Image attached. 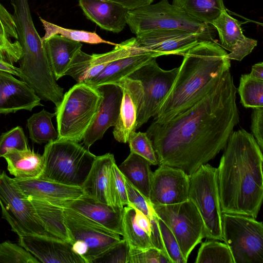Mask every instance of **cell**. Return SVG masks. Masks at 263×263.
<instances>
[{
  "instance_id": "obj_52",
  "label": "cell",
  "mask_w": 263,
  "mask_h": 263,
  "mask_svg": "<svg viewBox=\"0 0 263 263\" xmlns=\"http://www.w3.org/2000/svg\"><path fill=\"white\" fill-rule=\"evenodd\" d=\"M11 1H12V0H11Z\"/></svg>"
},
{
  "instance_id": "obj_16",
  "label": "cell",
  "mask_w": 263,
  "mask_h": 263,
  "mask_svg": "<svg viewBox=\"0 0 263 263\" xmlns=\"http://www.w3.org/2000/svg\"><path fill=\"white\" fill-rule=\"evenodd\" d=\"M97 87L102 93L103 99L93 121L83 137V143L87 148L101 139L108 128L115 126L122 99V90L116 84H106Z\"/></svg>"
},
{
  "instance_id": "obj_36",
  "label": "cell",
  "mask_w": 263,
  "mask_h": 263,
  "mask_svg": "<svg viewBox=\"0 0 263 263\" xmlns=\"http://www.w3.org/2000/svg\"><path fill=\"white\" fill-rule=\"evenodd\" d=\"M195 263H234L231 251L225 243L210 239L201 244Z\"/></svg>"
},
{
  "instance_id": "obj_11",
  "label": "cell",
  "mask_w": 263,
  "mask_h": 263,
  "mask_svg": "<svg viewBox=\"0 0 263 263\" xmlns=\"http://www.w3.org/2000/svg\"><path fill=\"white\" fill-rule=\"evenodd\" d=\"M179 67L166 70L159 67L154 58L127 77L139 81L143 95L136 121V129L154 117L170 90Z\"/></svg>"
},
{
  "instance_id": "obj_30",
  "label": "cell",
  "mask_w": 263,
  "mask_h": 263,
  "mask_svg": "<svg viewBox=\"0 0 263 263\" xmlns=\"http://www.w3.org/2000/svg\"><path fill=\"white\" fill-rule=\"evenodd\" d=\"M41 218L47 231L54 238L72 244L64 223L63 208L47 201L27 196Z\"/></svg>"
},
{
  "instance_id": "obj_45",
  "label": "cell",
  "mask_w": 263,
  "mask_h": 263,
  "mask_svg": "<svg viewBox=\"0 0 263 263\" xmlns=\"http://www.w3.org/2000/svg\"><path fill=\"white\" fill-rule=\"evenodd\" d=\"M251 129L260 149L263 150V107L254 108L251 115Z\"/></svg>"
},
{
  "instance_id": "obj_38",
  "label": "cell",
  "mask_w": 263,
  "mask_h": 263,
  "mask_svg": "<svg viewBox=\"0 0 263 263\" xmlns=\"http://www.w3.org/2000/svg\"><path fill=\"white\" fill-rule=\"evenodd\" d=\"M0 262L39 263L40 261L20 245L6 241L0 243Z\"/></svg>"
},
{
  "instance_id": "obj_3",
  "label": "cell",
  "mask_w": 263,
  "mask_h": 263,
  "mask_svg": "<svg viewBox=\"0 0 263 263\" xmlns=\"http://www.w3.org/2000/svg\"><path fill=\"white\" fill-rule=\"evenodd\" d=\"M227 54L213 40L200 41L189 49L153 121L159 124L169 121L207 95L230 69Z\"/></svg>"
},
{
  "instance_id": "obj_2",
  "label": "cell",
  "mask_w": 263,
  "mask_h": 263,
  "mask_svg": "<svg viewBox=\"0 0 263 263\" xmlns=\"http://www.w3.org/2000/svg\"><path fill=\"white\" fill-rule=\"evenodd\" d=\"M217 168L222 213L256 218L263 199L262 151L244 129L230 135Z\"/></svg>"
},
{
  "instance_id": "obj_49",
  "label": "cell",
  "mask_w": 263,
  "mask_h": 263,
  "mask_svg": "<svg viewBox=\"0 0 263 263\" xmlns=\"http://www.w3.org/2000/svg\"><path fill=\"white\" fill-rule=\"evenodd\" d=\"M0 71L6 72L20 78L21 72L19 68L1 58H0Z\"/></svg>"
},
{
  "instance_id": "obj_15",
  "label": "cell",
  "mask_w": 263,
  "mask_h": 263,
  "mask_svg": "<svg viewBox=\"0 0 263 263\" xmlns=\"http://www.w3.org/2000/svg\"><path fill=\"white\" fill-rule=\"evenodd\" d=\"M135 38L139 47L157 57L170 54L183 56L199 41L204 40L198 34L180 29L154 30L137 35Z\"/></svg>"
},
{
  "instance_id": "obj_8",
  "label": "cell",
  "mask_w": 263,
  "mask_h": 263,
  "mask_svg": "<svg viewBox=\"0 0 263 263\" xmlns=\"http://www.w3.org/2000/svg\"><path fill=\"white\" fill-rule=\"evenodd\" d=\"M0 206L2 217L18 236L54 238L46 229L30 200L5 171L0 173Z\"/></svg>"
},
{
  "instance_id": "obj_10",
  "label": "cell",
  "mask_w": 263,
  "mask_h": 263,
  "mask_svg": "<svg viewBox=\"0 0 263 263\" xmlns=\"http://www.w3.org/2000/svg\"><path fill=\"white\" fill-rule=\"evenodd\" d=\"M153 206L175 237L187 262L193 250L206 237L204 222L195 204L189 199L177 204Z\"/></svg>"
},
{
  "instance_id": "obj_41",
  "label": "cell",
  "mask_w": 263,
  "mask_h": 263,
  "mask_svg": "<svg viewBox=\"0 0 263 263\" xmlns=\"http://www.w3.org/2000/svg\"><path fill=\"white\" fill-rule=\"evenodd\" d=\"M128 263H171L162 251L155 248L139 249L129 247Z\"/></svg>"
},
{
  "instance_id": "obj_25",
  "label": "cell",
  "mask_w": 263,
  "mask_h": 263,
  "mask_svg": "<svg viewBox=\"0 0 263 263\" xmlns=\"http://www.w3.org/2000/svg\"><path fill=\"white\" fill-rule=\"evenodd\" d=\"M116 163L114 155L97 156L81 188L95 200L112 206L109 194L110 174Z\"/></svg>"
},
{
  "instance_id": "obj_5",
  "label": "cell",
  "mask_w": 263,
  "mask_h": 263,
  "mask_svg": "<svg viewBox=\"0 0 263 263\" xmlns=\"http://www.w3.org/2000/svg\"><path fill=\"white\" fill-rule=\"evenodd\" d=\"M103 99L97 87L78 83L64 94L55 107L57 139L79 142L93 121Z\"/></svg>"
},
{
  "instance_id": "obj_33",
  "label": "cell",
  "mask_w": 263,
  "mask_h": 263,
  "mask_svg": "<svg viewBox=\"0 0 263 263\" xmlns=\"http://www.w3.org/2000/svg\"><path fill=\"white\" fill-rule=\"evenodd\" d=\"M134 208L126 205L123 208L122 227L123 239L130 247L145 249L154 247L151 236L137 224Z\"/></svg>"
},
{
  "instance_id": "obj_50",
  "label": "cell",
  "mask_w": 263,
  "mask_h": 263,
  "mask_svg": "<svg viewBox=\"0 0 263 263\" xmlns=\"http://www.w3.org/2000/svg\"><path fill=\"white\" fill-rule=\"evenodd\" d=\"M250 75L254 78L263 80V63L259 62L254 64L252 68Z\"/></svg>"
},
{
  "instance_id": "obj_20",
  "label": "cell",
  "mask_w": 263,
  "mask_h": 263,
  "mask_svg": "<svg viewBox=\"0 0 263 263\" xmlns=\"http://www.w3.org/2000/svg\"><path fill=\"white\" fill-rule=\"evenodd\" d=\"M41 99L23 80L13 74L0 71V114L15 112L21 110L31 111L42 106Z\"/></svg>"
},
{
  "instance_id": "obj_6",
  "label": "cell",
  "mask_w": 263,
  "mask_h": 263,
  "mask_svg": "<svg viewBox=\"0 0 263 263\" xmlns=\"http://www.w3.org/2000/svg\"><path fill=\"white\" fill-rule=\"evenodd\" d=\"M127 25L136 35L157 30L180 29L198 34L204 40H213L210 25L195 20L168 0L129 10Z\"/></svg>"
},
{
  "instance_id": "obj_48",
  "label": "cell",
  "mask_w": 263,
  "mask_h": 263,
  "mask_svg": "<svg viewBox=\"0 0 263 263\" xmlns=\"http://www.w3.org/2000/svg\"><path fill=\"white\" fill-rule=\"evenodd\" d=\"M72 249L75 253L81 256L84 259L88 251L86 243L80 240L74 241L72 244Z\"/></svg>"
},
{
  "instance_id": "obj_23",
  "label": "cell",
  "mask_w": 263,
  "mask_h": 263,
  "mask_svg": "<svg viewBox=\"0 0 263 263\" xmlns=\"http://www.w3.org/2000/svg\"><path fill=\"white\" fill-rule=\"evenodd\" d=\"M157 58L154 53L139 47L129 54L112 61L99 74L85 83L94 87L116 83Z\"/></svg>"
},
{
  "instance_id": "obj_47",
  "label": "cell",
  "mask_w": 263,
  "mask_h": 263,
  "mask_svg": "<svg viewBox=\"0 0 263 263\" xmlns=\"http://www.w3.org/2000/svg\"><path fill=\"white\" fill-rule=\"evenodd\" d=\"M135 221L138 226L150 236L152 234V224L149 218L140 211L135 209Z\"/></svg>"
},
{
  "instance_id": "obj_21",
  "label": "cell",
  "mask_w": 263,
  "mask_h": 263,
  "mask_svg": "<svg viewBox=\"0 0 263 263\" xmlns=\"http://www.w3.org/2000/svg\"><path fill=\"white\" fill-rule=\"evenodd\" d=\"M212 25L218 32L220 46L230 52L227 54L229 60L241 61L257 45V41L246 37L238 21L230 15L226 10Z\"/></svg>"
},
{
  "instance_id": "obj_1",
  "label": "cell",
  "mask_w": 263,
  "mask_h": 263,
  "mask_svg": "<svg viewBox=\"0 0 263 263\" xmlns=\"http://www.w3.org/2000/svg\"><path fill=\"white\" fill-rule=\"evenodd\" d=\"M236 88L230 69L207 95L169 121L153 122L146 133L159 165L190 175L223 149L239 123Z\"/></svg>"
},
{
  "instance_id": "obj_18",
  "label": "cell",
  "mask_w": 263,
  "mask_h": 263,
  "mask_svg": "<svg viewBox=\"0 0 263 263\" xmlns=\"http://www.w3.org/2000/svg\"><path fill=\"white\" fill-rule=\"evenodd\" d=\"M18 245L43 263H86L75 253L72 244L51 237L38 235L18 236Z\"/></svg>"
},
{
  "instance_id": "obj_46",
  "label": "cell",
  "mask_w": 263,
  "mask_h": 263,
  "mask_svg": "<svg viewBox=\"0 0 263 263\" xmlns=\"http://www.w3.org/2000/svg\"><path fill=\"white\" fill-rule=\"evenodd\" d=\"M132 10L152 4L154 0H108Z\"/></svg>"
},
{
  "instance_id": "obj_19",
  "label": "cell",
  "mask_w": 263,
  "mask_h": 263,
  "mask_svg": "<svg viewBox=\"0 0 263 263\" xmlns=\"http://www.w3.org/2000/svg\"><path fill=\"white\" fill-rule=\"evenodd\" d=\"M71 209L123 236V208L98 202L84 194L80 197L52 203Z\"/></svg>"
},
{
  "instance_id": "obj_29",
  "label": "cell",
  "mask_w": 263,
  "mask_h": 263,
  "mask_svg": "<svg viewBox=\"0 0 263 263\" xmlns=\"http://www.w3.org/2000/svg\"><path fill=\"white\" fill-rule=\"evenodd\" d=\"M22 55L13 15L0 3V58L14 65Z\"/></svg>"
},
{
  "instance_id": "obj_27",
  "label": "cell",
  "mask_w": 263,
  "mask_h": 263,
  "mask_svg": "<svg viewBox=\"0 0 263 263\" xmlns=\"http://www.w3.org/2000/svg\"><path fill=\"white\" fill-rule=\"evenodd\" d=\"M7 163L9 173L17 179L26 180L40 178L44 168L42 155L30 148L12 149L3 157Z\"/></svg>"
},
{
  "instance_id": "obj_32",
  "label": "cell",
  "mask_w": 263,
  "mask_h": 263,
  "mask_svg": "<svg viewBox=\"0 0 263 263\" xmlns=\"http://www.w3.org/2000/svg\"><path fill=\"white\" fill-rule=\"evenodd\" d=\"M181 8L195 20L211 25L226 10L223 0H184Z\"/></svg>"
},
{
  "instance_id": "obj_22",
  "label": "cell",
  "mask_w": 263,
  "mask_h": 263,
  "mask_svg": "<svg viewBox=\"0 0 263 263\" xmlns=\"http://www.w3.org/2000/svg\"><path fill=\"white\" fill-rule=\"evenodd\" d=\"M86 17L102 29L114 33L122 31L127 25L129 10L108 0H79Z\"/></svg>"
},
{
  "instance_id": "obj_42",
  "label": "cell",
  "mask_w": 263,
  "mask_h": 263,
  "mask_svg": "<svg viewBox=\"0 0 263 263\" xmlns=\"http://www.w3.org/2000/svg\"><path fill=\"white\" fill-rule=\"evenodd\" d=\"M158 224L164 249L171 263H186L178 242L170 229L159 218Z\"/></svg>"
},
{
  "instance_id": "obj_12",
  "label": "cell",
  "mask_w": 263,
  "mask_h": 263,
  "mask_svg": "<svg viewBox=\"0 0 263 263\" xmlns=\"http://www.w3.org/2000/svg\"><path fill=\"white\" fill-rule=\"evenodd\" d=\"M63 218L72 243L80 240L87 245L86 263H92L121 240L119 234L71 209L63 208Z\"/></svg>"
},
{
  "instance_id": "obj_17",
  "label": "cell",
  "mask_w": 263,
  "mask_h": 263,
  "mask_svg": "<svg viewBox=\"0 0 263 263\" xmlns=\"http://www.w3.org/2000/svg\"><path fill=\"white\" fill-rule=\"evenodd\" d=\"M115 84L122 90L120 113L113 130L115 139L127 142L130 133L136 130L137 114L143 98V87L139 81L124 78Z\"/></svg>"
},
{
  "instance_id": "obj_34",
  "label": "cell",
  "mask_w": 263,
  "mask_h": 263,
  "mask_svg": "<svg viewBox=\"0 0 263 263\" xmlns=\"http://www.w3.org/2000/svg\"><path fill=\"white\" fill-rule=\"evenodd\" d=\"M238 91L244 107H263V80L254 78L250 74H242Z\"/></svg>"
},
{
  "instance_id": "obj_31",
  "label": "cell",
  "mask_w": 263,
  "mask_h": 263,
  "mask_svg": "<svg viewBox=\"0 0 263 263\" xmlns=\"http://www.w3.org/2000/svg\"><path fill=\"white\" fill-rule=\"evenodd\" d=\"M54 116L55 112L51 113L43 109L27 120L29 138L33 143L41 144L57 139L58 132L52 123Z\"/></svg>"
},
{
  "instance_id": "obj_7",
  "label": "cell",
  "mask_w": 263,
  "mask_h": 263,
  "mask_svg": "<svg viewBox=\"0 0 263 263\" xmlns=\"http://www.w3.org/2000/svg\"><path fill=\"white\" fill-rule=\"evenodd\" d=\"M223 241L234 263H263V224L256 218L222 214Z\"/></svg>"
},
{
  "instance_id": "obj_51",
  "label": "cell",
  "mask_w": 263,
  "mask_h": 263,
  "mask_svg": "<svg viewBox=\"0 0 263 263\" xmlns=\"http://www.w3.org/2000/svg\"><path fill=\"white\" fill-rule=\"evenodd\" d=\"M184 0H173V4L180 8H182Z\"/></svg>"
},
{
  "instance_id": "obj_37",
  "label": "cell",
  "mask_w": 263,
  "mask_h": 263,
  "mask_svg": "<svg viewBox=\"0 0 263 263\" xmlns=\"http://www.w3.org/2000/svg\"><path fill=\"white\" fill-rule=\"evenodd\" d=\"M127 142L130 152L135 153L148 160L151 165L158 164L157 158L152 143L146 133H130Z\"/></svg>"
},
{
  "instance_id": "obj_35",
  "label": "cell",
  "mask_w": 263,
  "mask_h": 263,
  "mask_svg": "<svg viewBox=\"0 0 263 263\" xmlns=\"http://www.w3.org/2000/svg\"><path fill=\"white\" fill-rule=\"evenodd\" d=\"M40 20L45 30V34L41 38L42 41L53 35L59 34L65 38L80 42L91 44L107 43L115 46L117 45L104 40L95 32L67 29L48 22L41 17Z\"/></svg>"
},
{
  "instance_id": "obj_40",
  "label": "cell",
  "mask_w": 263,
  "mask_h": 263,
  "mask_svg": "<svg viewBox=\"0 0 263 263\" xmlns=\"http://www.w3.org/2000/svg\"><path fill=\"white\" fill-rule=\"evenodd\" d=\"M28 148L27 138L21 126L15 127L0 136V157H3L12 149L26 150Z\"/></svg>"
},
{
  "instance_id": "obj_9",
  "label": "cell",
  "mask_w": 263,
  "mask_h": 263,
  "mask_svg": "<svg viewBox=\"0 0 263 263\" xmlns=\"http://www.w3.org/2000/svg\"><path fill=\"white\" fill-rule=\"evenodd\" d=\"M188 198L194 202L203 219L206 238L223 240L222 212L217 168L206 163L189 175Z\"/></svg>"
},
{
  "instance_id": "obj_13",
  "label": "cell",
  "mask_w": 263,
  "mask_h": 263,
  "mask_svg": "<svg viewBox=\"0 0 263 263\" xmlns=\"http://www.w3.org/2000/svg\"><path fill=\"white\" fill-rule=\"evenodd\" d=\"M189 175L180 169L159 165L153 173L150 202L157 205L184 202L189 199Z\"/></svg>"
},
{
  "instance_id": "obj_26",
  "label": "cell",
  "mask_w": 263,
  "mask_h": 263,
  "mask_svg": "<svg viewBox=\"0 0 263 263\" xmlns=\"http://www.w3.org/2000/svg\"><path fill=\"white\" fill-rule=\"evenodd\" d=\"M48 61L57 81L65 76L70 63L82 44L81 42L55 34L43 41Z\"/></svg>"
},
{
  "instance_id": "obj_44",
  "label": "cell",
  "mask_w": 263,
  "mask_h": 263,
  "mask_svg": "<svg viewBox=\"0 0 263 263\" xmlns=\"http://www.w3.org/2000/svg\"><path fill=\"white\" fill-rule=\"evenodd\" d=\"M129 252V246L127 242L122 239L93 260L92 263H128Z\"/></svg>"
},
{
  "instance_id": "obj_4",
  "label": "cell",
  "mask_w": 263,
  "mask_h": 263,
  "mask_svg": "<svg viewBox=\"0 0 263 263\" xmlns=\"http://www.w3.org/2000/svg\"><path fill=\"white\" fill-rule=\"evenodd\" d=\"M42 156L44 168L39 178L81 187L97 157L79 142L61 139L47 143Z\"/></svg>"
},
{
  "instance_id": "obj_28",
  "label": "cell",
  "mask_w": 263,
  "mask_h": 263,
  "mask_svg": "<svg viewBox=\"0 0 263 263\" xmlns=\"http://www.w3.org/2000/svg\"><path fill=\"white\" fill-rule=\"evenodd\" d=\"M151 163L143 157L130 152L118 166L124 177L149 201L153 172Z\"/></svg>"
},
{
  "instance_id": "obj_24",
  "label": "cell",
  "mask_w": 263,
  "mask_h": 263,
  "mask_svg": "<svg viewBox=\"0 0 263 263\" xmlns=\"http://www.w3.org/2000/svg\"><path fill=\"white\" fill-rule=\"evenodd\" d=\"M13 179L27 196L52 203L75 199L85 194L81 187L66 185L40 178Z\"/></svg>"
},
{
  "instance_id": "obj_39",
  "label": "cell",
  "mask_w": 263,
  "mask_h": 263,
  "mask_svg": "<svg viewBox=\"0 0 263 263\" xmlns=\"http://www.w3.org/2000/svg\"><path fill=\"white\" fill-rule=\"evenodd\" d=\"M109 194L112 206L123 208L128 204L125 178L116 163L110 174Z\"/></svg>"
},
{
  "instance_id": "obj_43",
  "label": "cell",
  "mask_w": 263,
  "mask_h": 263,
  "mask_svg": "<svg viewBox=\"0 0 263 263\" xmlns=\"http://www.w3.org/2000/svg\"><path fill=\"white\" fill-rule=\"evenodd\" d=\"M128 204L142 212L149 219L157 216L151 202L124 177Z\"/></svg>"
},
{
  "instance_id": "obj_14",
  "label": "cell",
  "mask_w": 263,
  "mask_h": 263,
  "mask_svg": "<svg viewBox=\"0 0 263 263\" xmlns=\"http://www.w3.org/2000/svg\"><path fill=\"white\" fill-rule=\"evenodd\" d=\"M138 47L136 38L132 37L104 53L90 55L80 49L73 57L65 76H70L78 83L85 82L99 74L112 61L129 54Z\"/></svg>"
}]
</instances>
